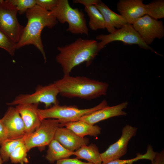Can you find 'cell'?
<instances>
[{
	"label": "cell",
	"mask_w": 164,
	"mask_h": 164,
	"mask_svg": "<svg viewBox=\"0 0 164 164\" xmlns=\"http://www.w3.org/2000/svg\"><path fill=\"white\" fill-rule=\"evenodd\" d=\"M62 96L91 100L105 95L108 84L83 76L64 75L53 83Z\"/></svg>",
	"instance_id": "3957f363"
},
{
	"label": "cell",
	"mask_w": 164,
	"mask_h": 164,
	"mask_svg": "<svg viewBox=\"0 0 164 164\" xmlns=\"http://www.w3.org/2000/svg\"><path fill=\"white\" fill-rule=\"evenodd\" d=\"M146 15L158 20L164 18V1L157 0L145 4Z\"/></svg>",
	"instance_id": "603a6c76"
},
{
	"label": "cell",
	"mask_w": 164,
	"mask_h": 164,
	"mask_svg": "<svg viewBox=\"0 0 164 164\" xmlns=\"http://www.w3.org/2000/svg\"><path fill=\"white\" fill-rule=\"evenodd\" d=\"M8 1L15 6L20 15L26 13L29 9L36 5V0H8Z\"/></svg>",
	"instance_id": "4316f807"
},
{
	"label": "cell",
	"mask_w": 164,
	"mask_h": 164,
	"mask_svg": "<svg viewBox=\"0 0 164 164\" xmlns=\"http://www.w3.org/2000/svg\"><path fill=\"white\" fill-rule=\"evenodd\" d=\"M27 22L24 27L18 42L16 49L26 45H32L42 53L45 62L46 57L41 39V33L46 27L51 29L58 21L52 12L42 8L37 5L28 9L25 13Z\"/></svg>",
	"instance_id": "6da1fadb"
},
{
	"label": "cell",
	"mask_w": 164,
	"mask_h": 164,
	"mask_svg": "<svg viewBox=\"0 0 164 164\" xmlns=\"http://www.w3.org/2000/svg\"><path fill=\"white\" fill-rule=\"evenodd\" d=\"M51 11L57 21L62 24L67 22V31L73 34L88 35L85 15L78 8H73L67 0H58L56 7Z\"/></svg>",
	"instance_id": "277c9868"
},
{
	"label": "cell",
	"mask_w": 164,
	"mask_h": 164,
	"mask_svg": "<svg viewBox=\"0 0 164 164\" xmlns=\"http://www.w3.org/2000/svg\"><path fill=\"white\" fill-rule=\"evenodd\" d=\"M59 53L56 56L57 62L61 66L64 75H70L73 69L86 62L89 66L100 51L97 41L94 39L79 38L72 43L58 46Z\"/></svg>",
	"instance_id": "7a4b0ae2"
},
{
	"label": "cell",
	"mask_w": 164,
	"mask_h": 164,
	"mask_svg": "<svg viewBox=\"0 0 164 164\" xmlns=\"http://www.w3.org/2000/svg\"><path fill=\"white\" fill-rule=\"evenodd\" d=\"M1 119L6 130L8 139L20 138L26 135L25 124L15 107H9Z\"/></svg>",
	"instance_id": "7c38bea8"
},
{
	"label": "cell",
	"mask_w": 164,
	"mask_h": 164,
	"mask_svg": "<svg viewBox=\"0 0 164 164\" xmlns=\"http://www.w3.org/2000/svg\"><path fill=\"white\" fill-rule=\"evenodd\" d=\"M55 164H93L89 162H82L77 158H66L58 160Z\"/></svg>",
	"instance_id": "f1b7e54d"
},
{
	"label": "cell",
	"mask_w": 164,
	"mask_h": 164,
	"mask_svg": "<svg viewBox=\"0 0 164 164\" xmlns=\"http://www.w3.org/2000/svg\"><path fill=\"white\" fill-rule=\"evenodd\" d=\"M132 25L144 42L148 45L155 39H160L164 36L162 22L148 15L140 18Z\"/></svg>",
	"instance_id": "30bf717a"
},
{
	"label": "cell",
	"mask_w": 164,
	"mask_h": 164,
	"mask_svg": "<svg viewBox=\"0 0 164 164\" xmlns=\"http://www.w3.org/2000/svg\"><path fill=\"white\" fill-rule=\"evenodd\" d=\"M108 106L105 100L96 106L89 108L80 109L75 106L54 105L45 109L38 108V112L42 120L50 118H56L61 123L78 121L81 117L92 113Z\"/></svg>",
	"instance_id": "5b68a950"
},
{
	"label": "cell",
	"mask_w": 164,
	"mask_h": 164,
	"mask_svg": "<svg viewBox=\"0 0 164 164\" xmlns=\"http://www.w3.org/2000/svg\"><path fill=\"white\" fill-rule=\"evenodd\" d=\"M38 104H23L16 105L15 108L25 124L26 135L35 131L39 126L42 120L38 114Z\"/></svg>",
	"instance_id": "9a60e30c"
},
{
	"label": "cell",
	"mask_w": 164,
	"mask_h": 164,
	"mask_svg": "<svg viewBox=\"0 0 164 164\" xmlns=\"http://www.w3.org/2000/svg\"><path fill=\"white\" fill-rule=\"evenodd\" d=\"M61 124V127L65 126L67 128L81 138H84L87 135L96 137L101 133V129L99 126L91 125L80 120Z\"/></svg>",
	"instance_id": "ac0fdd59"
},
{
	"label": "cell",
	"mask_w": 164,
	"mask_h": 164,
	"mask_svg": "<svg viewBox=\"0 0 164 164\" xmlns=\"http://www.w3.org/2000/svg\"><path fill=\"white\" fill-rule=\"evenodd\" d=\"M96 39L100 40L98 43V48L100 51L109 43L120 41L125 44L137 45L141 48L149 50L156 53L153 48L144 42L132 25L128 23L108 34L98 35Z\"/></svg>",
	"instance_id": "8992f818"
},
{
	"label": "cell",
	"mask_w": 164,
	"mask_h": 164,
	"mask_svg": "<svg viewBox=\"0 0 164 164\" xmlns=\"http://www.w3.org/2000/svg\"><path fill=\"white\" fill-rule=\"evenodd\" d=\"M25 136L22 138L15 139H7L0 146V157L4 162L9 160L10 156L15 148L24 141Z\"/></svg>",
	"instance_id": "7402d4cb"
},
{
	"label": "cell",
	"mask_w": 164,
	"mask_h": 164,
	"mask_svg": "<svg viewBox=\"0 0 164 164\" xmlns=\"http://www.w3.org/2000/svg\"><path fill=\"white\" fill-rule=\"evenodd\" d=\"M54 139L58 141L66 149L74 151L81 146L87 145L88 140L80 137L66 128L60 127L56 129Z\"/></svg>",
	"instance_id": "2e32d148"
},
{
	"label": "cell",
	"mask_w": 164,
	"mask_h": 164,
	"mask_svg": "<svg viewBox=\"0 0 164 164\" xmlns=\"http://www.w3.org/2000/svg\"><path fill=\"white\" fill-rule=\"evenodd\" d=\"M95 5L102 14L105 28L109 33L128 23L122 16L113 12L102 1Z\"/></svg>",
	"instance_id": "e0dca14e"
},
{
	"label": "cell",
	"mask_w": 164,
	"mask_h": 164,
	"mask_svg": "<svg viewBox=\"0 0 164 164\" xmlns=\"http://www.w3.org/2000/svg\"><path fill=\"white\" fill-rule=\"evenodd\" d=\"M137 128L130 125H125L121 135L115 142L110 145L104 152L100 153L102 164L119 159L127 152L128 145L131 139L135 135Z\"/></svg>",
	"instance_id": "8fae6325"
},
{
	"label": "cell",
	"mask_w": 164,
	"mask_h": 164,
	"mask_svg": "<svg viewBox=\"0 0 164 164\" xmlns=\"http://www.w3.org/2000/svg\"><path fill=\"white\" fill-rule=\"evenodd\" d=\"M24 141L19 145L11 154L9 159L12 163L27 164L29 160L27 157L28 152Z\"/></svg>",
	"instance_id": "cb8c5ba5"
},
{
	"label": "cell",
	"mask_w": 164,
	"mask_h": 164,
	"mask_svg": "<svg viewBox=\"0 0 164 164\" xmlns=\"http://www.w3.org/2000/svg\"><path fill=\"white\" fill-rule=\"evenodd\" d=\"M18 10L8 0H0V29L16 43L24 27L19 23L17 17Z\"/></svg>",
	"instance_id": "9c48e42d"
},
{
	"label": "cell",
	"mask_w": 164,
	"mask_h": 164,
	"mask_svg": "<svg viewBox=\"0 0 164 164\" xmlns=\"http://www.w3.org/2000/svg\"><path fill=\"white\" fill-rule=\"evenodd\" d=\"M0 48L13 56L16 50V43L5 32L0 29Z\"/></svg>",
	"instance_id": "484cf974"
},
{
	"label": "cell",
	"mask_w": 164,
	"mask_h": 164,
	"mask_svg": "<svg viewBox=\"0 0 164 164\" xmlns=\"http://www.w3.org/2000/svg\"><path fill=\"white\" fill-rule=\"evenodd\" d=\"M84 10L88 16L90 28L93 31L105 29L103 16L95 5L85 6Z\"/></svg>",
	"instance_id": "44dd1931"
},
{
	"label": "cell",
	"mask_w": 164,
	"mask_h": 164,
	"mask_svg": "<svg viewBox=\"0 0 164 164\" xmlns=\"http://www.w3.org/2000/svg\"><path fill=\"white\" fill-rule=\"evenodd\" d=\"M61 127L58 119L42 120L39 126L32 133L25 136L24 142L29 151L35 147L43 148L54 139L57 128Z\"/></svg>",
	"instance_id": "52a82bcc"
},
{
	"label": "cell",
	"mask_w": 164,
	"mask_h": 164,
	"mask_svg": "<svg viewBox=\"0 0 164 164\" xmlns=\"http://www.w3.org/2000/svg\"><path fill=\"white\" fill-rule=\"evenodd\" d=\"M73 155L78 159H84L93 164H102V162L98 149L94 144L81 146L74 151Z\"/></svg>",
	"instance_id": "ffe728a7"
},
{
	"label": "cell",
	"mask_w": 164,
	"mask_h": 164,
	"mask_svg": "<svg viewBox=\"0 0 164 164\" xmlns=\"http://www.w3.org/2000/svg\"><path fill=\"white\" fill-rule=\"evenodd\" d=\"M128 104L127 101L112 106H107L80 118L78 120L84 121L92 125L109 118L119 116H125L127 113L123 109Z\"/></svg>",
	"instance_id": "5bb4252c"
},
{
	"label": "cell",
	"mask_w": 164,
	"mask_h": 164,
	"mask_svg": "<svg viewBox=\"0 0 164 164\" xmlns=\"http://www.w3.org/2000/svg\"><path fill=\"white\" fill-rule=\"evenodd\" d=\"M101 1L100 0H74L73 2L74 3L80 4L84 6L91 5H95Z\"/></svg>",
	"instance_id": "4dcf8cb0"
},
{
	"label": "cell",
	"mask_w": 164,
	"mask_h": 164,
	"mask_svg": "<svg viewBox=\"0 0 164 164\" xmlns=\"http://www.w3.org/2000/svg\"><path fill=\"white\" fill-rule=\"evenodd\" d=\"M7 139H8V138L7 132L1 119H0V146Z\"/></svg>",
	"instance_id": "f546056e"
},
{
	"label": "cell",
	"mask_w": 164,
	"mask_h": 164,
	"mask_svg": "<svg viewBox=\"0 0 164 164\" xmlns=\"http://www.w3.org/2000/svg\"><path fill=\"white\" fill-rule=\"evenodd\" d=\"M74 151H70L63 146L58 141L53 139L48 145L45 156L51 163L62 159L69 158L73 155Z\"/></svg>",
	"instance_id": "d6986e66"
},
{
	"label": "cell",
	"mask_w": 164,
	"mask_h": 164,
	"mask_svg": "<svg viewBox=\"0 0 164 164\" xmlns=\"http://www.w3.org/2000/svg\"><path fill=\"white\" fill-rule=\"evenodd\" d=\"M59 94L58 90L54 83L44 86L39 85L33 93L19 94L7 104L12 106L23 104L43 103L47 108L51 107L52 104H58L57 96Z\"/></svg>",
	"instance_id": "ba28073f"
},
{
	"label": "cell",
	"mask_w": 164,
	"mask_h": 164,
	"mask_svg": "<svg viewBox=\"0 0 164 164\" xmlns=\"http://www.w3.org/2000/svg\"><path fill=\"white\" fill-rule=\"evenodd\" d=\"M151 162V164H158L157 162L156 161L155 159H154L153 161Z\"/></svg>",
	"instance_id": "d6a6232c"
},
{
	"label": "cell",
	"mask_w": 164,
	"mask_h": 164,
	"mask_svg": "<svg viewBox=\"0 0 164 164\" xmlns=\"http://www.w3.org/2000/svg\"><path fill=\"white\" fill-rule=\"evenodd\" d=\"M117 9L131 25L146 15L145 4L142 0H120L117 4Z\"/></svg>",
	"instance_id": "4fadbf2b"
},
{
	"label": "cell",
	"mask_w": 164,
	"mask_h": 164,
	"mask_svg": "<svg viewBox=\"0 0 164 164\" xmlns=\"http://www.w3.org/2000/svg\"><path fill=\"white\" fill-rule=\"evenodd\" d=\"M156 153L153 151V148L151 145H149L148 146L147 152L144 154L138 153L136 157L132 159L127 160H121L118 159L105 164H132L134 162L141 159H147L152 162L154 159Z\"/></svg>",
	"instance_id": "d4e9b609"
},
{
	"label": "cell",
	"mask_w": 164,
	"mask_h": 164,
	"mask_svg": "<svg viewBox=\"0 0 164 164\" xmlns=\"http://www.w3.org/2000/svg\"><path fill=\"white\" fill-rule=\"evenodd\" d=\"M154 159L158 164H164V151L160 153H156Z\"/></svg>",
	"instance_id": "1f68e13d"
},
{
	"label": "cell",
	"mask_w": 164,
	"mask_h": 164,
	"mask_svg": "<svg viewBox=\"0 0 164 164\" xmlns=\"http://www.w3.org/2000/svg\"><path fill=\"white\" fill-rule=\"evenodd\" d=\"M58 0H36V5L48 11H51L57 6Z\"/></svg>",
	"instance_id": "83f0119b"
},
{
	"label": "cell",
	"mask_w": 164,
	"mask_h": 164,
	"mask_svg": "<svg viewBox=\"0 0 164 164\" xmlns=\"http://www.w3.org/2000/svg\"><path fill=\"white\" fill-rule=\"evenodd\" d=\"M3 163L4 162H3L2 159L0 157V164H3Z\"/></svg>",
	"instance_id": "836d02e7"
}]
</instances>
